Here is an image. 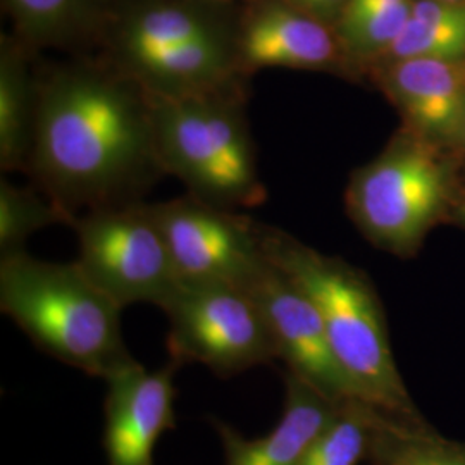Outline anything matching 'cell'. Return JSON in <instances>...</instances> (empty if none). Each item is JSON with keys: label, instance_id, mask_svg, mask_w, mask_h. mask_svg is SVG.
I'll list each match as a JSON object with an SVG mask.
<instances>
[{"label": "cell", "instance_id": "4fadbf2b", "mask_svg": "<svg viewBox=\"0 0 465 465\" xmlns=\"http://www.w3.org/2000/svg\"><path fill=\"white\" fill-rule=\"evenodd\" d=\"M341 403L324 397L309 382L286 371L282 414L266 436L247 440L232 426L214 420L224 449V465H299L312 441L338 414Z\"/></svg>", "mask_w": 465, "mask_h": 465}, {"label": "cell", "instance_id": "52a82bcc", "mask_svg": "<svg viewBox=\"0 0 465 465\" xmlns=\"http://www.w3.org/2000/svg\"><path fill=\"white\" fill-rule=\"evenodd\" d=\"M76 262L121 309L134 303L161 307L180 284L166 236L152 203L134 200L76 216Z\"/></svg>", "mask_w": 465, "mask_h": 465}, {"label": "cell", "instance_id": "cb8c5ba5", "mask_svg": "<svg viewBox=\"0 0 465 465\" xmlns=\"http://www.w3.org/2000/svg\"><path fill=\"white\" fill-rule=\"evenodd\" d=\"M459 147H462V149H465V128H464V132H462V136H460V142H459Z\"/></svg>", "mask_w": 465, "mask_h": 465}, {"label": "cell", "instance_id": "9a60e30c", "mask_svg": "<svg viewBox=\"0 0 465 465\" xmlns=\"http://www.w3.org/2000/svg\"><path fill=\"white\" fill-rule=\"evenodd\" d=\"M38 57L13 34L0 36V169L28 174L40 102Z\"/></svg>", "mask_w": 465, "mask_h": 465}, {"label": "cell", "instance_id": "ba28073f", "mask_svg": "<svg viewBox=\"0 0 465 465\" xmlns=\"http://www.w3.org/2000/svg\"><path fill=\"white\" fill-rule=\"evenodd\" d=\"M166 236L180 282H221L247 286L267 257L259 223L190 193L152 203Z\"/></svg>", "mask_w": 465, "mask_h": 465}, {"label": "cell", "instance_id": "2e32d148", "mask_svg": "<svg viewBox=\"0 0 465 465\" xmlns=\"http://www.w3.org/2000/svg\"><path fill=\"white\" fill-rule=\"evenodd\" d=\"M412 57L465 61V2L414 0L405 28L374 66Z\"/></svg>", "mask_w": 465, "mask_h": 465}, {"label": "cell", "instance_id": "8fae6325", "mask_svg": "<svg viewBox=\"0 0 465 465\" xmlns=\"http://www.w3.org/2000/svg\"><path fill=\"white\" fill-rule=\"evenodd\" d=\"M169 359L149 371L134 361L107 378L102 445L109 465H153L159 438L174 428V372Z\"/></svg>", "mask_w": 465, "mask_h": 465}, {"label": "cell", "instance_id": "6da1fadb", "mask_svg": "<svg viewBox=\"0 0 465 465\" xmlns=\"http://www.w3.org/2000/svg\"><path fill=\"white\" fill-rule=\"evenodd\" d=\"M40 102L28 176L80 216L143 199L166 173L149 94L100 54L38 63Z\"/></svg>", "mask_w": 465, "mask_h": 465}, {"label": "cell", "instance_id": "603a6c76", "mask_svg": "<svg viewBox=\"0 0 465 465\" xmlns=\"http://www.w3.org/2000/svg\"><path fill=\"white\" fill-rule=\"evenodd\" d=\"M213 2H226V4H243L249 0H213Z\"/></svg>", "mask_w": 465, "mask_h": 465}, {"label": "cell", "instance_id": "277c9868", "mask_svg": "<svg viewBox=\"0 0 465 465\" xmlns=\"http://www.w3.org/2000/svg\"><path fill=\"white\" fill-rule=\"evenodd\" d=\"M249 90L183 99H152L164 173L188 193L240 211L262 205L267 190L247 117Z\"/></svg>", "mask_w": 465, "mask_h": 465}, {"label": "cell", "instance_id": "5bb4252c", "mask_svg": "<svg viewBox=\"0 0 465 465\" xmlns=\"http://www.w3.org/2000/svg\"><path fill=\"white\" fill-rule=\"evenodd\" d=\"M13 35L40 55L99 52L119 0H2Z\"/></svg>", "mask_w": 465, "mask_h": 465}, {"label": "cell", "instance_id": "30bf717a", "mask_svg": "<svg viewBox=\"0 0 465 465\" xmlns=\"http://www.w3.org/2000/svg\"><path fill=\"white\" fill-rule=\"evenodd\" d=\"M236 55L249 80L264 69L357 76L336 30L282 0H249L240 5Z\"/></svg>", "mask_w": 465, "mask_h": 465}, {"label": "cell", "instance_id": "d6986e66", "mask_svg": "<svg viewBox=\"0 0 465 465\" xmlns=\"http://www.w3.org/2000/svg\"><path fill=\"white\" fill-rule=\"evenodd\" d=\"M380 409L364 400L341 403L338 414L305 451L299 465H361L369 462Z\"/></svg>", "mask_w": 465, "mask_h": 465}, {"label": "cell", "instance_id": "7a4b0ae2", "mask_svg": "<svg viewBox=\"0 0 465 465\" xmlns=\"http://www.w3.org/2000/svg\"><path fill=\"white\" fill-rule=\"evenodd\" d=\"M267 259L314 303L359 397L384 414L420 420L395 362L382 302L364 271L278 228L259 224Z\"/></svg>", "mask_w": 465, "mask_h": 465}, {"label": "cell", "instance_id": "44dd1931", "mask_svg": "<svg viewBox=\"0 0 465 465\" xmlns=\"http://www.w3.org/2000/svg\"><path fill=\"white\" fill-rule=\"evenodd\" d=\"M288 5L299 9L309 16L316 17L319 21L336 28L340 17L343 15L349 0H282Z\"/></svg>", "mask_w": 465, "mask_h": 465}, {"label": "cell", "instance_id": "d4e9b609", "mask_svg": "<svg viewBox=\"0 0 465 465\" xmlns=\"http://www.w3.org/2000/svg\"><path fill=\"white\" fill-rule=\"evenodd\" d=\"M440 2H465V0H440Z\"/></svg>", "mask_w": 465, "mask_h": 465}, {"label": "cell", "instance_id": "7c38bea8", "mask_svg": "<svg viewBox=\"0 0 465 465\" xmlns=\"http://www.w3.org/2000/svg\"><path fill=\"white\" fill-rule=\"evenodd\" d=\"M405 128L441 147H459L465 128V61L412 57L371 67Z\"/></svg>", "mask_w": 465, "mask_h": 465}, {"label": "cell", "instance_id": "8992f818", "mask_svg": "<svg viewBox=\"0 0 465 465\" xmlns=\"http://www.w3.org/2000/svg\"><path fill=\"white\" fill-rule=\"evenodd\" d=\"M161 309L169 321V359L180 366L202 364L232 378L278 361L264 314L243 286L180 282Z\"/></svg>", "mask_w": 465, "mask_h": 465}, {"label": "cell", "instance_id": "5b68a950", "mask_svg": "<svg viewBox=\"0 0 465 465\" xmlns=\"http://www.w3.org/2000/svg\"><path fill=\"white\" fill-rule=\"evenodd\" d=\"M447 149L405 128L353 171L345 203L369 243L397 257L416 255L455 199V166Z\"/></svg>", "mask_w": 465, "mask_h": 465}, {"label": "cell", "instance_id": "7402d4cb", "mask_svg": "<svg viewBox=\"0 0 465 465\" xmlns=\"http://www.w3.org/2000/svg\"><path fill=\"white\" fill-rule=\"evenodd\" d=\"M457 214H459V219H460V223L464 224L465 228V199L462 200V203H460V209H459V213H457Z\"/></svg>", "mask_w": 465, "mask_h": 465}, {"label": "cell", "instance_id": "e0dca14e", "mask_svg": "<svg viewBox=\"0 0 465 465\" xmlns=\"http://www.w3.org/2000/svg\"><path fill=\"white\" fill-rule=\"evenodd\" d=\"M414 0H349L336 35L357 76L367 74L405 28Z\"/></svg>", "mask_w": 465, "mask_h": 465}, {"label": "cell", "instance_id": "ffe728a7", "mask_svg": "<svg viewBox=\"0 0 465 465\" xmlns=\"http://www.w3.org/2000/svg\"><path fill=\"white\" fill-rule=\"evenodd\" d=\"M74 219L38 186L0 180V255L26 250L25 245L35 232L57 224L71 228Z\"/></svg>", "mask_w": 465, "mask_h": 465}, {"label": "cell", "instance_id": "ac0fdd59", "mask_svg": "<svg viewBox=\"0 0 465 465\" xmlns=\"http://www.w3.org/2000/svg\"><path fill=\"white\" fill-rule=\"evenodd\" d=\"M371 465H465V443L445 438L426 419L407 420L380 411Z\"/></svg>", "mask_w": 465, "mask_h": 465}, {"label": "cell", "instance_id": "9c48e42d", "mask_svg": "<svg viewBox=\"0 0 465 465\" xmlns=\"http://www.w3.org/2000/svg\"><path fill=\"white\" fill-rule=\"evenodd\" d=\"M245 290L261 307L278 361L288 372L336 403L361 399L332 351L314 303L280 267L267 259Z\"/></svg>", "mask_w": 465, "mask_h": 465}, {"label": "cell", "instance_id": "3957f363", "mask_svg": "<svg viewBox=\"0 0 465 465\" xmlns=\"http://www.w3.org/2000/svg\"><path fill=\"white\" fill-rule=\"evenodd\" d=\"M0 311L36 349L104 381L134 364L123 309L76 261L49 262L26 250L0 255Z\"/></svg>", "mask_w": 465, "mask_h": 465}]
</instances>
